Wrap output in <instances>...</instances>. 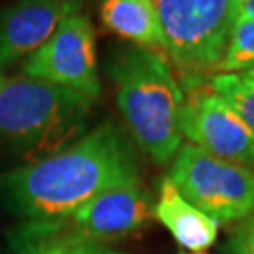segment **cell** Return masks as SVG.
<instances>
[{"instance_id":"6da1fadb","label":"cell","mask_w":254,"mask_h":254,"mask_svg":"<svg viewBox=\"0 0 254 254\" xmlns=\"http://www.w3.org/2000/svg\"><path fill=\"white\" fill-rule=\"evenodd\" d=\"M141 185L134 141L106 121L72 145L0 173V205L23 222L68 217L109 189Z\"/></svg>"},{"instance_id":"7a4b0ae2","label":"cell","mask_w":254,"mask_h":254,"mask_svg":"<svg viewBox=\"0 0 254 254\" xmlns=\"http://www.w3.org/2000/svg\"><path fill=\"white\" fill-rule=\"evenodd\" d=\"M117 108L134 145L156 164H168L183 145L177 117L185 94L162 55L127 47L109 64Z\"/></svg>"},{"instance_id":"3957f363","label":"cell","mask_w":254,"mask_h":254,"mask_svg":"<svg viewBox=\"0 0 254 254\" xmlns=\"http://www.w3.org/2000/svg\"><path fill=\"white\" fill-rule=\"evenodd\" d=\"M94 100L30 77L6 79L0 89V149L25 164L59 153L85 136Z\"/></svg>"},{"instance_id":"277c9868","label":"cell","mask_w":254,"mask_h":254,"mask_svg":"<svg viewBox=\"0 0 254 254\" xmlns=\"http://www.w3.org/2000/svg\"><path fill=\"white\" fill-rule=\"evenodd\" d=\"M177 190L220 222H241L254 213V170L217 158L192 143L181 145L168 172Z\"/></svg>"},{"instance_id":"5b68a950","label":"cell","mask_w":254,"mask_h":254,"mask_svg":"<svg viewBox=\"0 0 254 254\" xmlns=\"http://www.w3.org/2000/svg\"><path fill=\"white\" fill-rule=\"evenodd\" d=\"M166 53L183 72L217 70L234 25V0H153Z\"/></svg>"},{"instance_id":"8992f818","label":"cell","mask_w":254,"mask_h":254,"mask_svg":"<svg viewBox=\"0 0 254 254\" xmlns=\"http://www.w3.org/2000/svg\"><path fill=\"white\" fill-rule=\"evenodd\" d=\"M23 75L72 89L96 100L102 92L96 68V32L85 13H72L23 64Z\"/></svg>"},{"instance_id":"52a82bcc","label":"cell","mask_w":254,"mask_h":254,"mask_svg":"<svg viewBox=\"0 0 254 254\" xmlns=\"http://www.w3.org/2000/svg\"><path fill=\"white\" fill-rule=\"evenodd\" d=\"M179 132L192 145L228 162L254 170V132L218 94L198 85L185 98L179 117Z\"/></svg>"},{"instance_id":"ba28073f","label":"cell","mask_w":254,"mask_h":254,"mask_svg":"<svg viewBox=\"0 0 254 254\" xmlns=\"http://www.w3.org/2000/svg\"><path fill=\"white\" fill-rule=\"evenodd\" d=\"M154 218L153 196L141 187L109 189L85 201L68 217L57 218L85 239L109 245L111 241L139 234Z\"/></svg>"},{"instance_id":"9c48e42d","label":"cell","mask_w":254,"mask_h":254,"mask_svg":"<svg viewBox=\"0 0 254 254\" xmlns=\"http://www.w3.org/2000/svg\"><path fill=\"white\" fill-rule=\"evenodd\" d=\"M77 11L79 0H15L0 8V70L28 59Z\"/></svg>"},{"instance_id":"30bf717a","label":"cell","mask_w":254,"mask_h":254,"mask_svg":"<svg viewBox=\"0 0 254 254\" xmlns=\"http://www.w3.org/2000/svg\"><path fill=\"white\" fill-rule=\"evenodd\" d=\"M154 218L187 251L203 253L217 241L218 222L185 200L168 175L160 181L158 200L154 201Z\"/></svg>"},{"instance_id":"8fae6325","label":"cell","mask_w":254,"mask_h":254,"mask_svg":"<svg viewBox=\"0 0 254 254\" xmlns=\"http://www.w3.org/2000/svg\"><path fill=\"white\" fill-rule=\"evenodd\" d=\"M11 254H123L111 245L85 239L63 220L23 222L9 234Z\"/></svg>"},{"instance_id":"7c38bea8","label":"cell","mask_w":254,"mask_h":254,"mask_svg":"<svg viewBox=\"0 0 254 254\" xmlns=\"http://www.w3.org/2000/svg\"><path fill=\"white\" fill-rule=\"evenodd\" d=\"M104 25L141 49H164L166 38L153 0H102Z\"/></svg>"},{"instance_id":"4fadbf2b","label":"cell","mask_w":254,"mask_h":254,"mask_svg":"<svg viewBox=\"0 0 254 254\" xmlns=\"http://www.w3.org/2000/svg\"><path fill=\"white\" fill-rule=\"evenodd\" d=\"M254 68V19L236 17L230 28L226 51L217 70L243 73Z\"/></svg>"},{"instance_id":"5bb4252c","label":"cell","mask_w":254,"mask_h":254,"mask_svg":"<svg viewBox=\"0 0 254 254\" xmlns=\"http://www.w3.org/2000/svg\"><path fill=\"white\" fill-rule=\"evenodd\" d=\"M209 89L218 94L254 132V85L243 73L218 72L209 79Z\"/></svg>"},{"instance_id":"9a60e30c","label":"cell","mask_w":254,"mask_h":254,"mask_svg":"<svg viewBox=\"0 0 254 254\" xmlns=\"http://www.w3.org/2000/svg\"><path fill=\"white\" fill-rule=\"evenodd\" d=\"M226 254H254V213L237 222L236 230L224 245Z\"/></svg>"},{"instance_id":"2e32d148","label":"cell","mask_w":254,"mask_h":254,"mask_svg":"<svg viewBox=\"0 0 254 254\" xmlns=\"http://www.w3.org/2000/svg\"><path fill=\"white\" fill-rule=\"evenodd\" d=\"M234 15L254 19V0H234Z\"/></svg>"},{"instance_id":"e0dca14e","label":"cell","mask_w":254,"mask_h":254,"mask_svg":"<svg viewBox=\"0 0 254 254\" xmlns=\"http://www.w3.org/2000/svg\"><path fill=\"white\" fill-rule=\"evenodd\" d=\"M243 77H245L247 81H251L254 85V68H251V70H247V72H243Z\"/></svg>"},{"instance_id":"ac0fdd59","label":"cell","mask_w":254,"mask_h":254,"mask_svg":"<svg viewBox=\"0 0 254 254\" xmlns=\"http://www.w3.org/2000/svg\"><path fill=\"white\" fill-rule=\"evenodd\" d=\"M6 83V75L4 73H0V89H2V85Z\"/></svg>"},{"instance_id":"d6986e66","label":"cell","mask_w":254,"mask_h":254,"mask_svg":"<svg viewBox=\"0 0 254 254\" xmlns=\"http://www.w3.org/2000/svg\"><path fill=\"white\" fill-rule=\"evenodd\" d=\"M183 254H205V253H183Z\"/></svg>"}]
</instances>
